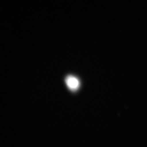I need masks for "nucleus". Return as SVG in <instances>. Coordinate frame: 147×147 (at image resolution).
<instances>
[{
  "instance_id": "obj_1",
  "label": "nucleus",
  "mask_w": 147,
  "mask_h": 147,
  "mask_svg": "<svg viewBox=\"0 0 147 147\" xmlns=\"http://www.w3.org/2000/svg\"><path fill=\"white\" fill-rule=\"evenodd\" d=\"M65 83L69 89L75 91L78 89L80 87L79 80L73 76H69L65 79Z\"/></svg>"
}]
</instances>
